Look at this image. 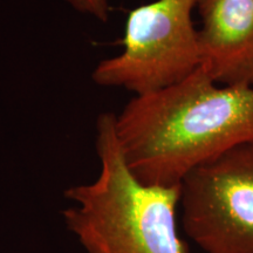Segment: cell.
Returning <instances> with one entry per match:
<instances>
[{"label":"cell","instance_id":"cell-2","mask_svg":"<svg viewBox=\"0 0 253 253\" xmlns=\"http://www.w3.org/2000/svg\"><path fill=\"white\" fill-rule=\"evenodd\" d=\"M116 115L96 121L100 172L90 183L73 185L62 211L66 227L87 253H189L177 229L181 185H148L126 166L115 128Z\"/></svg>","mask_w":253,"mask_h":253},{"label":"cell","instance_id":"cell-4","mask_svg":"<svg viewBox=\"0 0 253 253\" xmlns=\"http://www.w3.org/2000/svg\"><path fill=\"white\" fill-rule=\"evenodd\" d=\"M179 205L186 236L205 253H253V143L192 170Z\"/></svg>","mask_w":253,"mask_h":253},{"label":"cell","instance_id":"cell-6","mask_svg":"<svg viewBox=\"0 0 253 253\" xmlns=\"http://www.w3.org/2000/svg\"><path fill=\"white\" fill-rule=\"evenodd\" d=\"M80 13L91 15L100 21H107L110 13L109 0H65Z\"/></svg>","mask_w":253,"mask_h":253},{"label":"cell","instance_id":"cell-3","mask_svg":"<svg viewBox=\"0 0 253 253\" xmlns=\"http://www.w3.org/2000/svg\"><path fill=\"white\" fill-rule=\"evenodd\" d=\"M198 0H154L129 12L123 50L102 60L95 84L149 93L188 77L199 66L197 28L192 14Z\"/></svg>","mask_w":253,"mask_h":253},{"label":"cell","instance_id":"cell-5","mask_svg":"<svg viewBox=\"0 0 253 253\" xmlns=\"http://www.w3.org/2000/svg\"><path fill=\"white\" fill-rule=\"evenodd\" d=\"M199 66L217 84L253 88V0H198Z\"/></svg>","mask_w":253,"mask_h":253},{"label":"cell","instance_id":"cell-1","mask_svg":"<svg viewBox=\"0 0 253 253\" xmlns=\"http://www.w3.org/2000/svg\"><path fill=\"white\" fill-rule=\"evenodd\" d=\"M115 128L138 181L181 185L202 164L253 143V88L217 84L198 66L178 82L132 97Z\"/></svg>","mask_w":253,"mask_h":253}]
</instances>
